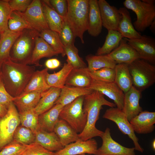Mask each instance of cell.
<instances>
[{
  "mask_svg": "<svg viewBox=\"0 0 155 155\" xmlns=\"http://www.w3.org/2000/svg\"><path fill=\"white\" fill-rule=\"evenodd\" d=\"M35 71L34 66L16 63L10 59L3 62L1 76L7 92L14 97L20 95Z\"/></svg>",
  "mask_w": 155,
  "mask_h": 155,
  "instance_id": "1",
  "label": "cell"
},
{
  "mask_svg": "<svg viewBox=\"0 0 155 155\" xmlns=\"http://www.w3.org/2000/svg\"><path fill=\"white\" fill-rule=\"evenodd\" d=\"M104 105L116 107L114 103L105 99L104 95L99 92L93 90L84 96L83 108L87 115V121L82 131L78 134L79 139L86 141L95 137H101L104 132L97 129L96 124L98 119L100 112Z\"/></svg>",
  "mask_w": 155,
  "mask_h": 155,
  "instance_id": "2",
  "label": "cell"
},
{
  "mask_svg": "<svg viewBox=\"0 0 155 155\" xmlns=\"http://www.w3.org/2000/svg\"><path fill=\"white\" fill-rule=\"evenodd\" d=\"M68 10L64 20L75 37L79 38L84 44L83 35L87 30L89 0H67Z\"/></svg>",
  "mask_w": 155,
  "mask_h": 155,
  "instance_id": "3",
  "label": "cell"
},
{
  "mask_svg": "<svg viewBox=\"0 0 155 155\" xmlns=\"http://www.w3.org/2000/svg\"><path fill=\"white\" fill-rule=\"evenodd\" d=\"M39 34V32L34 29L23 30L11 49V60L16 63L29 65L36 40Z\"/></svg>",
  "mask_w": 155,
  "mask_h": 155,
  "instance_id": "4",
  "label": "cell"
},
{
  "mask_svg": "<svg viewBox=\"0 0 155 155\" xmlns=\"http://www.w3.org/2000/svg\"><path fill=\"white\" fill-rule=\"evenodd\" d=\"M133 86L141 93L155 82V66L138 59L128 64Z\"/></svg>",
  "mask_w": 155,
  "mask_h": 155,
  "instance_id": "5",
  "label": "cell"
},
{
  "mask_svg": "<svg viewBox=\"0 0 155 155\" xmlns=\"http://www.w3.org/2000/svg\"><path fill=\"white\" fill-rule=\"evenodd\" d=\"M84 96L79 97L63 107L59 119L67 122L78 133L84 129L87 121V115L83 108Z\"/></svg>",
  "mask_w": 155,
  "mask_h": 155,
  "instance_id": "6",
  "label": "cell"
},
{
  "mask_svg": "<svg viewBox=\"0 0 155 155\" xmlns=\"http://www.w3.org/2000/svg\"><path fill=\"white\" fill-rule=\"evenodd\" d=\"M123 4L124 7L136 14L137 19L133 25L138 32L144 31L155 20L154 5L148 4L140 0H125Z\"/></svg>",
  "mask_w": 155,
  "mask_h": 155,
  "instance_id": "7",
  "label": "cell"
},
{
  "mask_svg": "<svg viewBox=\"0 0 155 155\" xmlns=\"http://www.w3.org/2000/svg\"><path fill=\"white\" fill-rule=\"evenodd\" d=\"M20 123L19 113L12 102L6 114L0 118V151L13 140L14 133Z\"/></svg>",
  "mask_w": 155,
  "mask_h": 155,
  "instance_id": "8",
  "label": "cell"
},
{
  "mask_svg": "<svg viewBox=\"0 0 155 155\" xmlns=\"http://www.w3.org/2000/svg\"><path fill=\"white\" fill-rule=\"evenodd\" d=\"M102 117L114 122L117 125L119 129L122 133L127 135L133 143L135 150L141 153L144 149L139 144V139L126 115L123 111L117 107H110L105 111Z\"/></svg>",
  "mask_w": 155,
  "mask_h": 155,
  "instance_id": "9",
  "label": "cell"
},
{
  "mask_svg": "<svg viewBox=\"0 0 155 155\" xmlns=\"http://www.w3.org/2000/svg\"><path fill=\"white\" fill-rule=\"evenodd\" d=\"M17 12L34 29L39 32L49 29L44 17L41 1L32 0L24 12Z\"/></svg>",
  "mask_w": 155,
  "mask_h": 155,
  "instance_id": "10",
  "label": "cell"
},
{
  "mask_svg": "<svg viewBox=\"0 0 155 155\" xmlns=\"http://www.w3.org/2000/svg\"><path fill=\"white\" fill-rule=\"evenodd\" d=\"M124 38L137 52L139 58L154 65L155 63V40L150 36L143 35L141 38Z\"/></svg>",
  "mask_w": 155,
  "mask_h": 155,
  "instance_id": "11",
  "label": "cell"
},
{
  "mask_svg": "<svg viewBox=\"0 0 155 155\" xmlns=\"http://www.w3.org/2000/svg\"><path fill=\"white\" fill-rule=\"evenodd\" d=\"M101 137L102 145L98 148L95 155H136L134 147L124 146L112 138L108 127L106 128Z\"/></svg>",
  "mask_w": 155,
  "mask_h": 155,
  "instance_id": "12",
  "label": "cell"
},
{
  "mask_svg": "<svg viewBox=\"0 0 155 155\" xmlns=\"http://www.w3.org/2000/svg\"><path fill=\"white\" fill-rule=\"evenodd\" d=\"M89 88L106 96L114 101L117 108L122 110L124 93L114 82L105 83L92 79Z\"/></svg>",
  "mask_w": 155,
  "mask_h": 155,
  "instance_id": "13",
  "label": "cell"
},
{
  "mask_svg": "<svg viewBox=\"0 0 155 155\" xmlns=\"http://www.w3.org/2000/svg\"><path fill=\"white\" fill-rule=\"evenodd\" d=\"M97 149V143L95 139L92 138L83 141L79 139L55 152L54 155H80L86 154L95 155Z\"/></svg>",
  "mask_w": 155,
  "mask_h": 155,
  "instance_id": "14",
  "label": "cell"
},
{
  "mask_svg": "<svg viewBox=\"0 0 155 155\" xmlns=\"http://www.w3.org/2000/svg\"><path fill=\"white\" fill-rule=\"evenodd\" d=\"M102 26L107 30H116L121 18L119 9L105 0H98Z\"/></svg>",
  "mask_w": 155,
  "mask_h": 155,
  "instance_id": "15",
  "label": "cell"
},
{
  "mask_svg": "<svg viewBox=\"0 0 155 155\" xmlns=\"http://www.w3.org/2000/svg\"><path fill=\"white\" fill-rule=\"evenodd\" d=\"M141 93L133 86L124 93L122 111L129 121L143 111L139 104Z\"/></svg>",
  "mask_w": 155,
  "mask_h": 155,
  "instance_id": "16",
  "label": "cell"
},
{
  "mask_svg": "<svg viewBox=\"0 0 155 155\" xmlns=\"http://www.w3.org/2000/svg\"><path fill=\"white\" fill-rule=\"evenodd\" d=\"M129 122L135 132L140 134L150 133L155 129V112L142 111Z\"/></svg>",
  "mask_w": 155,
  "mask_h": 155,
  "instance_id": "17",
  "label": "cell"
},
{
  "mask_svg": "<svg viewBox=\"0 0 155 155\" xmlns=\"http://www.w3.org/2000/svg\"><path fill=\"white\" fill-rule=\"evenodd\" d=\"M108 55L117 64L121 63L129 64L139 59L136 51L123 38L119 46Z\"/></svg>",
  "mask_w": 155,
  "mask_h": 155,
  "instance_id": "18",
  "label": "cell"
},
{
  "mask_svg": "<svg viewBox=\"0 0 155 155\" xmlns=\"http://www.w3.org/2000/svg\"><path fill=\"white\" fill-rule=\"evenodd\" d=\"M119 10L121 18L117 30L123 38L128 39L141 38L142 36L134 28L130 13L127 9L125 7H122Z\"/></svg>",
  "mask_w": 155,
  "mask_h": 155,
  "instance_id": "19",
  "label": "cell"
},
{
  "mask_svg": "<svg viewBox=\"0 0 155 155\" xmlns=\"http://www.w3.org/2000/svg\"><path fill=\"white\" fill-rule=\"evenodd\" d=\"M35 142L51 152L58 151L64 147L54 132H49L40 129L35 133Z\"/></svg>",
  "mask_w": 155,
  "mask_h": 155,
  "instance_id": "20",
  "label": "cell"
},
{
  "mask_svg": "<svg viewBox=\"0 0 155 155\" xmlns=\"http://www.w3.org/2000/svg\"><path fill=\"white\" fill-rule=\"evenodd\" d=\"M102 23L97 0H89V12L87 31L93 37H97L101 32Z\"/></svg>",
  "mask_w": 155,
  "mask_h": 155,
  "instance_id": "21",
  "label": "cell"
},
{
  "mask_svg": "<svg viewBox=\"0 0 155 155\" xmlns=\"http://www.w3.org/2000/svg\"><path fill=\"white\" fill-rule=\"evenodd\" d=\"M87 67L73 68L66 81L65 85L70 87L89 88L92 81Z\"/></svg>",
  "mask_w": 155,
  "mask_h": 155,
  "instance_id": "22",
  "label": "cell"
},
{
  "mask_svg": "<svg viewBox=\"0 0 155 155\" xmlns=\"http://www.w3.org/2000/svg\"><path fill=\"white\" fill-rule=\"evenodd\" d=\"M62 145L65 146L79 140L78 133L66 121L59 119L54 129Z\"/></svg>",
  "mask_w": 155,
  "mask_h": 155,
  "instance_id": "23",
  "label": "cell"
},
{
  "mask_svg": "<svg viewBox=\"0 0 155 155\" xmlns=\"http://www.w3.org/2000/svg\"><path fill=\"white\" fill-rule=\"evenodd\" d=\"M59 54L43 39L38 36L36 39L29 65L41 66L39 64L41 59L44 57L58 56Z\"/></svg>",
  "mask_w": 155,
  "mask_h": 155,
  "instance_id": "24",
  "label": "cell"
},
{
  "mask_svg": "<svg viewBox=\"0 0 155 155\" xmlns=\"http://www.w3.org/2000/svg\"><path fill=\"white\" fill-rule=\"evenodd\" d=\"M63 106L57 104L47 111L38 116L40 129L49 132L53 131L54 127L59 119V115Z\"/></svg>",
  "mask_w": 155,
  "mask_h": 155,
  "instance_id": "25",
  "label": "cell"
},
{
  "mask_svg": "<svg viewBox=\"0 0 155 155\" xmlns=\"http://www.w3.org/2000/svg\"><path fill=\"white\" fill-rule=\"evenodd\" d=\"M93 90L88 88L70 87L65 85L61 89L60 96L54 104H59L64 106L79 97L90 93Z\"/></svg>",
  "mask_w": 155,
  "mask_h": 155,
  "instance_id": "26",
  "label": "cell"
},
{
  "mask_svg": "<svg viewBox=\"0 0 155 155\" xmlns=\"http://www.w3.org/2000/svg\"><path fill=\"white\" fill-rule=\"evenodd\" d=\"M48 69L45 68L41 70L36 71L22 93L32 92L42 93L49 89L50 87L46 80Z\"/></svg>",
  "mask_w": 155,
  "mask_h": 155,
  "instance_id": "27",
  "label": "cell"
},
{
  "mask_svg": "<svg viewBox=\"0 0 155 155\" xmlns=\"http://www.w3.org/2000/svg\"><path fill=\"white\" fill-rule=\"evenodd\" d=\"M42 93L37 92L22 93L15 97L13 103L16 107L19 113L34 108L38 103Z\"/></svg>",
  "mask_w": 155,
  "mask_h": 155,
  "instance_id": "28",
  "label": "cell"
},
{
  "mask_svg": "<svg viewBox=\"0 0 155 155\" xmlns=\"http://www.w3.org/2000/svg\"><path fill=\"white\" fill-rule=\"evenodd\" d=\"M61 91V89L50 87L42 93L41 97L34 108L39 115L53 107L59 97Z\"/></svg>",
  "mask_w": 155,
  "mask_h": 155,
  "instance_id": "29",
  "label": "cell"
},
{
  "mask_svg": "<svg viewBox=\"0 0 155 155\" xmlns=\"http://www.w3.org/2000/svg\"><path fill=\"white\" fill-rule=\"evenodd\" d=\"M22 32H14L9 30L1 34L0 63L2 64L4 62L10 59V54L11 49Z\"/></svg>",
  "mask_w": 155,
  "mask_h": 155,
  "instance_id": "30",
  "label": "cell"
},
{
  "mask_svg": "<svg viewBox=\"0 0 155 155\" xmlns=\"http://www.w3.org/2000/svg\"><path fill=\"white\" fill-rule=\"evenodd\" d=\"M43 13L50 29L59 33L65 21L48 4L46 0L41 1Z\"/></svg>",
  "mask_w": 155,
  "mask_h": 155,
  "instance_id": "31",
  "label": "cell"
},
{
  "mask_svg": "<svg viewBox=\"0 0 155 155\" xmlns=\"http://www.w3.org/2000/svg\"><path fill=\"white\" fill-rule=\"evenodd\" d=\"M114 82L124 93L127 92L133 86L132 78L128 64H117L115 68Z\"/></svg>",
  "mask_w": 155,
  "mask_h": 155,
  "instance_id": "32",
  "label": "cell"
},
{
  "mask_svg": "<svg viewBox=\"0 0 155 155\" xmlns=\"http://www.w3.org/2000/svg\"><path fill=\"white\" fill-rule=\"evenodd\" d=\"M88 64V68L92 72L104 68L114 69L116 63L108 55H89L86 57Z\"/></svg>",
  "mask_w": 155,
  "mask_h": 155,
  "instance_id": "33",
  "label": "cell"
},
{
  "mask_svg": "<svg viewBox=\"0 0 155 155\" xmlns=\"http://www.w3.org/2000/svg\"><path fill=\"white\" fill-rule=\"evenodd\" d=\"M73 68L70 63L67 62L59 71L52 74L48 73L46 76L48 84L50 87L61 89L65 85L67 79Z\"/></svg>",
  "mask_w": 155,
  "mask_h": 155,
  "instance_id": "34",
  "label": "cell"
},
{
  "mask_svg": "<svg viewBox=\"0 0 155 155\" xmlns=\"http://www.w3.org/2000/svg\"><path fill=\"white\" fill-rule=\"evenodd\" d=\"M108 34L103 45L99 47L95 55H108L117 48L123 38L117 30H108Z\"/></svg>",
  "mask_w": 155,
  "mask_h": 155,
  "instance_id": "35",
  "label": "cell"
},
{
  "mask_svg": "<svg viewBox=\"0 0 155 155\" xmlns=\"http://www.w3.org/2000/svg\"><path fill=\"white\" fill-rule=\"evenodd\" d=\"M39 36L43 39L52 48L62 57L66 55L64 46L60 38L58 33L50 29L39 32Z\"/></svg>",
  "mask_w": 155,
  "mask_h": 155,
  "instance_id": "36",
  "label": "cell"
},
{
  "mask_svg": "<svg viewBox=\"0 0 155 155\" xmlns=\"http://www.w3.org/2000/svg\"><path fill=\"white\" fill-rule=\"evenodd\" d=\"M19 114L21 125L30 129L35 134L40 128L39 115L34 108Z\"/></svg>",
  "mask_w": 155,
  "mask_h": 155,
  "instance_id": "37",
  "label": "cell"
},
{
  "mask_svg": "<svg viewBox=\"0 0 155 155\" xmlns=\"http://www.w3.org/2000/svg\"><path fill=\"white\" fill-rule=\"evenodd\" d=\"M64 51L67 57V62L70 63L73 68L87 67L83 59L79 56L78 49L74 44L64 46Z\"/></svg>",
  "mask_w": 155,
  "mask_h": 155,
  "instance_id": "38",
  "label": "cell"
},
{
  "mask_svg": "<svg viewBox=\"0 0 155 155\" xmlns=\"http://www.w3.org/2000/svg\"><path fill=\"white\" fill-rule=\"evenodd\" d=\"M8 24L9 29L13 32H22L25 29H34L16 11L12 12Z\"/></svg>",
  "mask_w": 155,
  "mask_h": 155,
  "instance_id": "39",
  "label": "cell"
},
{
  "mask_svg": "<svg viewBox=\"0 0 155 155\" xmlns=\"http://www.w3.org/2000/svg\"><path fill=\"white\" fill-rule=\"evenodd\" d=\"M35 134L30 129L22 125L16 129L13 140L21 144L29 145L35 142Z\"/></svg>",
  "mask_w": 155,
  "mask_h": 155,
  "instance_id": "40",
  "label": "cell"
},
{
  "mask_svg": "<svg viewBox=\"0 0 155 155\" xmlns=\"http://www.w3.org/2000/svg\"><path fill=\"white\" fill-rule=\"evenodd\" d=\"M13 11L8 0H0V32L1 34L8 30V21Z\"/></svg>",
  "mask_w": 155,
  "mask_h": 155,
  "instance_id": "41",
  "label": "cell"
},
{
  "mask_svg": "<svg viewBox=\"0 0 155 155\" xmlns=\"http://www.w3.org/2000/svg\"><path fill=\"white\" fill-rule=\"evenodd\" d=\"M89 73L92 79L94 80L105 83L114 82L115 69L104 68Z\"/></svg>",
  "mask_w": 155,
  "mask_h": 155,
  "instance_id": "42",
  "label": "cell"
},
{
  "mask_svg": "<svg viewBox=\"0 0 155 155\" xmlns=\"http://www.w3.org/2000/svg\"><path fill=\"white\" fill-rule=\"evenodd\" d=\"M28 145L13 140L0 151V155H22Z\"/></svg>",
  "mask_w": 155,
  "mask_h": 155,
  "instance_id": "43",
  "label": "cell"
},
{
  "mask_svg": "<svg viewBox=\"0 0 155 155\" xmlns=\"http://www.w3.org/2000/svg\"><path fill=\"white\" fill-rule=\"evenodd\" d=\"M58 34L61 42L64 46L74 44L75 38L65 20L61 31Z\"/></svg>",
  "mask_w": 155,
  "mask_h": 155,
  "instance_id": "44",
  "label": "cell"
},
{
  "mask_svg": "<svg viewBox=\"0 0 155 155\" xmlns=\"http://www.w3.org/2000/svg\"><path fill=\"white\" fill-rule=\"evenodd\" d=\"M54 153L34 142L28 145L22 155H54Z\"/></svg>",
  "mask_w": 155,
  "mask_h": 155,
  "instance_id": "45",
  "label": "cell"
},
{
  "mask_svg": "<svg viewBox=\"0 0 155 155\" xmlns=\"http://www.w3.org/2000/svg\"><path fill=\"white\" fill-rule=\"evenodd\" d=\"M46 1L60 16L64 18H65L68 10L67 0H49Z\"/></svg>",
  "mask_w": 155,
  "mask_h": 155,
  "instance_id": "46",
  "label": "cell"
},
{
  "mask_svg": "<svg viewBox=\"0 0 155 155\" xmlns=\"http://www.w3.org/2000/svg\"><path fill=\"white\" fill-rule=\"evenodd\" d=\"M32 0H8L9 6L13 11L23 12L27 9Z\"/></svg>",
  "mask_w": 155,
  "mask_h": 155,
  "instance_id": "47",
  "label": "cell"
},
{
  "mask_svg": "<svg viewBox=\"0 0 155 155\" xmlns=\"http://www.w3.org/2000/svg\"><path fill=\"white\" fill-rule=\"evenodd\" d=\"M15 97L11 96L6 90L3 81L1 74L0 75V103L8 106L13 102Z\"/></svg>",
  "mask_w": 155,
  "mask_h": 155,
  "instance_id": "48",
  "label": "cell"
},
{
  "mask_svg": "<svg viewBox=\"0 0 155 155\" xmlns=\"http://www.w3.org/2000/svg\"><path fill=\"white\" fill-rule=\"evenodd\" d=\"M61 65L60 61L56 58L47 59L45 62V65L48 69H53L57 68Z\"/></svg>",
  "mask_w": 155,
  "mask_h": 155,
  "instance_id": "49",
  "label": "cell"
},
{
  "mask_svg": "<svg viewBox=\"0 0 155 155\" xmlns=\"http://www.w3.org/2000/svg\"><path fill=\"white\" fill-rule=\"evenodd\" d=\"M8 107L0 103V118L6 114L8 111Z\"/></svg>",
  "mask_w": 155,
  "mask_h": 155,
  "instance_id": "50",
  "label": "cell"
},
{
  "mask_svg": "<svg viewBox=\"0 0 155 155\" xmlns=\"http://www.w3.org/2000/svg\"><path fill=\"white\" fill-rule=\"evenodd\" d=\"M149 27L151 31L154 33L155 32V20L152 22Z\"/></svg>",
  "mask_w": 155,
  "mask_h": 155,
  "instance_id": "51",
  "label": "cell"
},
{
  "mask_svg": "<svg viewBox=\"0 0 155 155\" xmlns=\"http://www.w3.org/2000/svg\"><path fill=\"white\" fill-rule=\"evenodd\" d=\"M143 2L149 4L154 5L155 2L154 0H142Z\"/></svg>",
  "mask_w": 155,
  "mask_h": 155,
  "instance_id": "52",
  "label": "cell"
},
{
  "mask_svg": "<svg viewBox=\"0 0 155 155\" xmlns=\"http://www.w3.org/2000/svg\"><path fill=\"white\" fill-rule=\"evenodd\" d=\"M155 140H154L152 143V148L153 149L155 150Z\"/></svg>",
  "mask_w": 155,
  "mask_h": 155,
  "instance_id": "53",
  "label": "cell"
},
{
  "mask_svg": "<svg viewBox=\"0 0 155 155\" xmlns=\"http://www.w3.org/2000/svg\"><path fill=\"white\" fill-rule=\"evenodd\" d=\"M2 65L1 63H0V75L1 74V67L2 66Z\"/></svg>",
  "mask_w": 155,
  "mask_h": 155,
  "instance_id": "54",
  "label": "cell"
},
{
  "mask_svg": "<svg viewBox=\"0 0 155 155\" xmlns=\"http://www.w3.org/2000/svg\"><path fill=\"white\" fill-rule=\"evenodd\" d=\"M80 155H86L85 154H82Z\"/></svg>",
  "mask_w": 155,
  "mask_h": 155,
  "instance_id": "55",
  "label": "cell"
},
{
  "mask_svg": "<svg viewBox=\"0 0 155 155\" xmlns=\"http://www.w3.org/2000/svg\"><path fill=\"white\" fill-rule=\"evenodd\" d=\"M0 37H1V33H0Z\"/></svg>",
  "mask_w": 155,
  "mask_h": 155,
  "instance_id": "56",
  "label": "cell"
}]
</instances>
